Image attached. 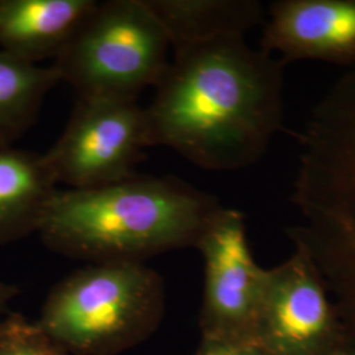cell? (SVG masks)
I'll return each mask as SVG.
<instances>
[{
    "label": "cell",
    "instance_id": "obj_6",
    "mask_svg": "<svg viewBox=\"0 0 355 355\" xmlns=\"http://www.w3.org/2000/svg\"><path fill=\"white\" fill-rule=\"evenodd\" d=\"M195 248L204 261L203 337L253 340L267 270L254 261L245 217L223 207Z\"/></svg>",
    "mask_w": 355,
    "mask_h": 355
},
{
    "label": "cell",
    "instance_id": "obj_12",
    "mask_svg": "<svg viewBox=\"0 0 355 355\" xmlns=\"http://www.w3.org/2000/svg\"><path fill=\"white\" fill-rule=\"evenodd\" d=\"M60 82L51 64H29L0 49V148L12 146L36 123L46 95Z\"/></svg>",
    "mask_w": 355,
    "mask_h": 355
},
{
    "label": "cell",
    "instance_id": "obj_3",
    "mask_svg": "<svg viewBox=\"0 0 355 355\" xmlns=\"http://www.w3.org/2000/svg\"><path fill=\"white\" fill-rule=\"evenodd\" d=\"M170 48L146 0L96 1L51 66L78 98L137 102L164 76Z\"/></svg>",
    "mask_w": 355,
    "mask_h": 355
},
{
    "label": "cell",
    "instance_id": "obj_7",
    "mask_svg": "<svg viewBox=\"0 0 355 355\" xmlns=\"http://www.w3.org/2000/svg\"><path fill=\"white\" fill-rule=\"evenodd\" d=\"M324 279L303 248L268 268L253 340L270 355H327L336 349L337 322Z\"/></svg>",
    "mask_w": 355,
    "mask_h": 355
},
{
    "label": "cell",
    "instance_id": "obj_14",
    "mask_svg": "<svg viewBox=\"0 0 355 355\" xmlns=\"http://www.w3.org/2000/svg\"><path fill=\"white\" fill-rule=\"evenodd\" d=\"M329 284L343 304L355 313V245L343 250L331 263Z\"/></svg>",
    "mask_w": 355,
    "mask_h": 355
},
{
    "label": "cell",
    "instance_id": "obj_1",
    "mask_svg": "<svg viewBox=\"0 0 355 355\" xmlns=\"http://www.w3.org/2000/svg\"><path fill=\"white\" fill-rule=\"evenodd\" d=\"M284 67L245 37L174 49L145 108L150 146L211 171L257 164L283 128Z\"/></svg>",
    "mask_w": 355,
    "mask_h": 355
},
{
    "label": "cell",
    "instance_id": "obj_8",
    "mask_svg": "<svg viewBox=\"0 0 355 355\" xmlns=\"http://www.w3.org/2000/svg\"><path fill=\"white\" fill-rule=\"evenodd\" d=\"M259 49L284 64L313 60L355 66V0H278Z\"/></svg>",
    "mask_w": 355,
    "mask_h": 355
},
{
    "label": "cell",
    "instance_id": "obj_9",
    "mask_svg": "<svg viewBox=\"0 0 355 355\" xmlns=\"http://www.w3.org/2000/svg\"><path fill=\"white\" fill-rule=\"evenodd\" d=\"M95 0H0V49L38 64L62 53Z\"/></svg>",
    "mask_w": 355,
    "mask_h": 355
},
{
    "label": "cell",
    "instance_id": "obj_2",
    "mask_svg": "<svg viewBox=\"0 0 355 355\" xmlns=\"http://www.w3.org/2000/svg\"><path fill=\"white\" fill-rule=\"evenodd\" d=\"M223 209L218 199L174 177L133 175L89 190H57L38 229L58 253L95 263L140 262L196 246Z\"/></svg>",
    "mask_w": 355,
    "mask_h": 355
},
{
    "label": "cell",
    "instance_id": "obj_4",
    "mask_svg": "<svg viewBox=\"0 0 355 355\" xmlns=\"http://www.w3.org/2000/svg\"><path fill=\"white\" fill-rule=\"evenodd\" d=\"M161 278L140 262L95 263L61 282L37 324L51 341L94 354L124 343L161 311Z\"/></svg>",
    "mask_w": 355,
    "mask_h": 355
},
{
    "label": "cell",
    "instance_id": "obj_10",
    "mask_svg": "<svg viewBox=\"0 0 355 355\" xmlns=\"http://www.w3.org/2000/svg\"><path fill=\"white\" fill-rule=\"evenodd\" d=\"M57 186L42 154L0 148V243L38 232Z\"/></svg>",
    "mask_w": 355,
    "mask_h": 355
},
{
    "label": "cell",
    "instance_id": "obj_17",
    "mask_svg": "<svg viewBox=\"0 0 355 355\" xmlns=\"http://www.w3.org/2000/svg\"><path fill=\"white\" fill-rule=\"evenodd\" d=\"M327 355H355V349H338L336 347Z\"/></svg>",
    "mask_w": 355,
    "mask_h": 355
},
{
    "label": "cell",
    "instance_id": "obj_16",
    "mask_svg": "<svg viewBox=\"0 0 355 355\" xmlns=\"http://www.w3.org/2000/svg\"><path fill=\"white\" fill-rule=\"evenodd\" d=\"M17 292H19L17 287L0 283V312L6 308V305L10 303V300H12L13 297L17 295Z\"/></svg>",
    "mask_w": 355,
    "mask_h": 355
},
{
    "label": "cell",
    "instance_id": "obj_13",
    "mask_svg": "<svg viewBox=\"0 0 355 355\" xmlns=\"http://www.w3.org/2000/svg\"><path fill=\"white\" fill-rule=\"evenodd\" d=\"M0 355H64V350L37 325L13 318L0 325Z\"/></svg>",
    "mask_w": 355,
    "mask_h": 355
},
{
    "label": "cell",
    "instance_id": "obj_15",
    "mask_svg": "<svg viewBox=\"0 0 355 355\" xmlns=\"http://www.w3.org/2000/svg\"><path fill=\"white\" fill-rule=\"evenodd\" d=\"M195 355H270L252 338L203 337Z\"/></svg>",
    "mask_w": 355,
    "mask_h": 355
},
{
    "label": "cell",
    "instance_id": "obj_5",
    "mask_svg": "<svg viewBox=\"0 0 355 355\" xmlns=\"http://www.w3.org/2000/svg\"><path fill=\"white\" fill-rule=\"evenodd\" d=\"M146 148L148 120L137 102L78 98L62 135L42 157L57 184L89 190L136 175Z\"/></svg>",
    "mask_w": 355,
    "mask_h": 355
},
{
    "label": "cell",
    "instance_id": "obj_11",
    "mask_svg": "<svg viewBox=\"0 0 355 355\" xmlns=\"http://www.w3.org/2000/svg\"><path fill=\"white\" fill-rule=\"evenodd\" d=\"M173 49L220 38L245 37L263 19L255 0H146Z\"/></svg>",
    "mask_w": 355,
    "mask_h": 355
}]
</instances>
